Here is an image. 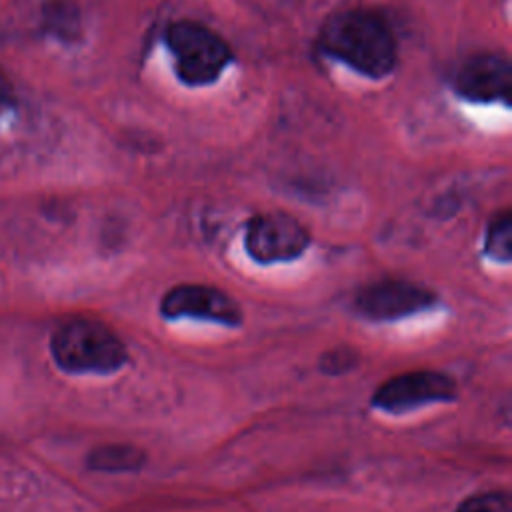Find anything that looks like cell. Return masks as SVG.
I'll return each instance as SVG.
<instances>
[{
    "mask_svg": "<svg viewBox=\"0 0 512 512\" xmlns=\"http://www.w3.org/2000/svg\"><path fill=\"white\" fill-rule=\"evenodd\" d=\"M454 88L462 98L468 100L508 104L512 68L508 60L498 54H474L456 70Z\"/></svg>",
    "mask_w": 512,
    "mask_h": 512,
    "instance_id": "obj_8",
    "label": "cell"
},
{
    "mask_svg": "<svg viewBox=\"0 0 512 512\" xmlns=\"http://www.w3.org/2000/svg\"><path fill=\"white\" fill-rule=\"evenodd\" d=\"M158 310L166 320L194 318L228 328H238L244 320L240 304L228 292L196 282H182L166 290Z\"/></svg>",
    "mask_w": 512,
    "mask_h": 512,
    "instance_id": "obj_6",
    "label": "cell"
},
{
    "mask_svg": "<svg viewBox=\"0 0 512 512\" xmlns=\"http://www.w3.org/2000/svg\"><path fill=\"white\" fill-rule=\"evenodd\" d=\"M484 254L498 264H510L512 260V216L508 210L496 214L486 228Z\"/></svg>",
    "mask_w": 512,
    "mask_h": 512,
    "instance_id": "obj_10",
    "label": "cell"
},
{
    "mask_svg": "<svg viewBox=\"0 0 512 512\" xmlns=\"http://www.w3.org/2000/svg\"><path fill=\"white\" fill-rule=\"evenodd\" d=\"M454 512H512L508 490H486L464 498Z\"/></svg>",
    "mask_w": 512,
    "mask_h": 512,
    "instance_id": "obj_11",
    "label": "cell"
},
{
    "mask_svg": "<svg viewBox=\"0 0 512 512\" xmlns=\"http://www.w3.org/2000/svg\"><path fill=\"white\" fill-rule=\"evenodd\" d=\"M54 364L66 374H114L128 362L122 338L104 322L74 316L60 322L50 334Z\"/></svg>",
    "mask_w": 512,
    "mask_h": 512,
    "instance_id": "obj_2",
    "label": "cell"
},
{
    "mask_svg": "<svg viewBox=\"0 0 512 512\" xmlns=\"http://www.w3.org/2000/svg\"><path fill=\"white\" fill-rule=\"evenodd\" d=\"M308 228L286 212L254 214L244 228V248L262 266L298 260L310 246Z\"/></svg>",
    "mask_w": 512,
    "mask_h": 512,
    "instance_id": "obj_4",
    "label": "cell"
},
{
    "mask_svg": "<svg viewBox=\"0 0 512 512\" xmlns=\"http://www.w3.org/2000/svg\"><path fill=\"white\" fill-rule=\"evenodd\" d=\"M324 54L370 78L388 76L398 62V44L386 22L366 10L334 14L318 36Z\"/></svg>",
    "mask_w": 512,
    "mask_h": 512,
    "instance_id": "obj_1",
    "label": "cell"
},
{
    "mask_svg": "<svg viewBox=\"0 0 512 512\" xmlns=\"http://www.w3.org/2000/svg\"><path fill=\"white\" fill-rule=\"evenodd\" d=\"M16 104V94L14 88L8 80V76L0 70V116H4L6 112H10Z\"/></svg>",
    "mask_w": 512,
    "mask_h": 512,
    "instance_id": "obj_13",
    "label": "cell"
},
{
    "mask_svg": "<svg viewBox=\"0 0 512 512\" xmlns=\"http://www.w3.org/2000/svg\"><path fill=\"white\" fill-rule=\"evenodd\" d=\"M458 398L456 380L438 370H412L384 380L372 394L370 406L386 414H406L428 404H446Z\"/></svg>",
    "mask_w": 512,
    "mask_h": 512,
    "instance_id": "obj_5",
    "label": "cell"
},
{
    "mask_svg": "<svg viewBox=\"0 0 512 512\" xmlns=\"http://www.w3.org/2000/svg\"><path fill=\"white\" fill-rule=\"evenodd\" d=\"M436 304V294L410 280H378L356 292L354 310L372 322H394Z\"/></svg>",
    "mask_w": 512,
    "mask_h": 512,
    "instance_id": "obj_7",
    "label": "cell"
},
{
    "mask_svg": "<svg viewBox=\"0 0 512 512\" xmlns=\"http://www.w3.org/2000/svg\"><path fill=\"white\" fill-rule=\"evenodd\" d=\"M166 46L174 56L176 76L188 86L218 80L232 60L230 46L196 20H176L166 28Z\"/></svg>",
    "mask_w": 512,
    "mask_h": 512,
    "instance_id": "obj_3",
    "label": "cell"
},
{
    "mask_svg": "<svg viewBox=\"0 0 512 512\" xmlns=\"http://www.w3.org/2000/svg\"><path fill=\"white\" fill-rule=\"evenodd\" d=\"M144 464L146 454L134 444H102L86 456V466L94 472H138Z\"/></svg>",
    "mask_w": 512,
    "mask_h": 512,
    "instance_id": "obj_9",
    "label": "cell"
},
{
    "mask_svg": "<svg viewBox=\"0 0 512 512\" xmlns=\"http://www.w3.org/2000/svg\"><path fill=\"white\" fill-rule=\"evenodd\" d=\"M354 360H356L354 350H350L346 346H340V348H332L330 352H326L320 360V366L328 374H342V372L352 368Z\"/></svg>",
    "mask_w": 512,
    "mask_h": 512,
    "instance_id": "obj_12",
    "label": "cell"
}]
</instances>
